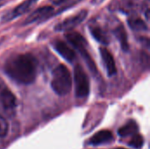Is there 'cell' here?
<instances>
[{
  "label": "cell",
  "mask_w": 150,
  "mask_h": 149,
  "mask_svg": "<svg viewBox=\"0 0 150 149\" xmlns=\"http://www.w3.org/2000/svg\"><path fill=\"white\" fill-rule=\"evenodd\" d=\"M115 149H126V148H115Z\"/></svg>",
  "instance_id": "20"
},
{
  "label": "cell",
  "mask_w": 150,
  "mask_h": 149,
  "mask_svg": "<svg viewBox=\"0 0 150 149\" xmlns=\"http://www.w3.org/2000/svg\"><path fill=\"white\" fill-rule=\"evenodd\" d=\"M74 83L76 97L78 98L88 97L90 93V81L84 69L79 64L76 65L74 68Z\"/></svg>",
  "instance_id": "4"
},
{
  "label": "cell",
  "mask_w": 150,
  "mask_h": 149,
  "mask_svg": "<svg viewBox=\"0 0 150 149\" xmlns=\"http://www.w3.org/2000/svg\"><path fill=\"white\" fill-rule=\"evenodd\" d=\"M5 74L19 84H31L37 76V61L31 54L11 56L4 64Z\"/></svg>",
  "instance_id": "1"
},
{
  "label": "cell",
  "mask_w": 150,
  "mask_h": 149,
  "mask_svg": "<svg viewBox=\"0 0 150 149\" xmlns=\"http://www.w3.org/2000/svg\"><path fill=\"white\" fill-rule=\"evenodd\" d=\"M128 25L130 28L134 31H148V25L147 24L140 18L133 17L128 19Z\"/></svg>",
  "instance_id": "15"
},
{
  "label": "cell",
  "mask_w": 150,
  "mask_h": 149,
  "mask_svg": "<svg viewBox=\"0 0 150 149\" xmlns=\"http://www.w3.org/2000/svg\"><path fill=\"white\" fill-rule=\"evenodd\" d=\"M17 105L16 97L0 78V106L5 111H12Z\"/></svg>",
  "instance_id": "6"
},
{
  "label": "cell",
  "mask_w": 150,
  "mask_h": 149,
  "mask_svg": "<svg viewBox=\"0 0 150 149\" xmlns=\"http://www.w3.org/2000/svg\"><path fill=\"white\" fill-rule=\"evenodd\" d=\"M66 39L68 42L81 54V56L88 65V68L91 70V72L96 75L98 73V68L91 54H89V51L87 49V42L85 39L76 32H71L67 33Z\"/></svg>",
  "instance_id": "3"
},
{
  "label": "cell",
  "mask_w": 150,
  "mask_h": 149,
  "mask_svg": "<svg viewBox=\"0 0 150 149\" xmlns=\"http://www.w3.org/2000/svg\"><path fill=\"white\" fill-rule=\"evenodd\" d=\"M54 11V8L52 6H43L40 7L37 10H35L34 11H33L24 21V25H30L43 19H46L47 18H48L49 16H51V14Z\"/></svg>",
  "instance_id": "8"
},
{
  "label": "cell",
  "mask_w": 150,
  "mask_h": 149,
  "mask_svg": "<svg viewBox=\"0 0 150 149\" xmlns=\"http://www.w3.org/2000/svg\"><path fill=\"white\" fill-rule=\"evenodd\" d=\"M90 32H91V35L93 36V38L97 41H98L104 45L109 44L110 39L108 37L107 33L102 29L101 26H99L96 24H93V25H90Z\"/></svg>",
  "instance_id": "12"
},
{
  "label": "cell",
  "mask_w": 150,
  "mask_h": 149,
  "mask_svg": "<svg viewBox=\"0 0 150 149\" xmlns=\"http://www.w3.org/2000/svg\"><path fill=\"white\" fill-rule=\"evenodd\" d=\"M51 88L55 94L66 96L72 88V78L68 68L62 64L57 66L52 74Z\"/></svg>",
  "instance_id": "2"
},
{
  "label": "cell",
  "mask_w": 150,
  "mask_h": 149,
  "mask_svg": "<svg viewBox=\"0 0 150 149\" xmlns=\"http://www.w3.org/2000/svg\"><path fill=\"white\" fill-rule=\"evenodd\" d=\"M67 1H68V0H51L52 3H54V4H57V5L62 4H63V3H65V2H67Z\"/></svg>",
  "instance_id": "18"
},
{
  "label": "cell",
  "mask_w": 150,
  "mask_h": 149,
  "mask_svg": "<svg viewBox=\"0 0 150 149\" xmlns=\"http://www.w3.org/2000/svg\"><path fill=\"white\" fill-rule=\"evenodd\" d=\"M37 2H38V0H25V1H24L23 3L19 4L17 7H15L12 11L6 13L1 18V20L4 22H7L9 20H11V19H14L18 17L22 16L23 14L31 10V8L33 7Z\"/></svg>",
  "instance_id": "7"
},
{
  "label": "cell",
  "mask_w": 150,
  "mask_h": 149,
  "mask_svg": "<svg viewBox=\"0 0 150 149\" xmlns=\"http://www.w3.org/2000/svg\"><path fill=\"white\" fill-rule=\"evenodd\" d=\"M9 129V125L7 120L0 114V138H4L6 136Z\"/></svg>",
  "instance_id": "17"
},
{
  "label": "cell",
  "mask_w": 150,
  "mask_h": 149,
  "mask_svg": "<svg viewBox=\"0 0 150 149\" xmlns=\"http://www.w3.org/2000/svg\"><path fill=\"white\" fill-rule=\"evenodd\" d=\"M113 141V135L111 131L102 130L95 133L90 140L89 143L92 146H99L106 143H110Z\"/></svg>",
  "instance_id": "11"
},
{
  "label": "cell",
  "mask_w": 150,
  "mask_h": 149,
  "mask_svg": "<svg viewBox=\"0 0 150 149\" xmlns=\"http://www.w3.org/2000/svg\"><path fill=\"white\" fill-rule=\"evenodd\" d=\"M113 33L115 34L117 40H119L121 49L124 52H127L129 49V44H128V40H127V33L125 30V27L121 25H118L114 29Z\"/></svg>",
  "instance_id": "13"
},
{
  "label": "cell",
  "mask_w": 150,
  "mask_h": 149,
  "mask_svg": "<svg viewBox=\"0 0 150 149\" xmlns=\"http://www.w3.org/2000/svg\"><path fill=\"white\" fill-rule=\"evenodd\" d=\"M105 0H92L91 1V4H95V5H98V4H100L101 3H103Z\"/></svg>",
  "instance_id": "19"
},
{
  "label": "cell",
  "mask_w": 150,
  "mask_h": 149,
  "mask_svg": "<svg viewBox=\"0 0 150 149\" xmlns=\"http://www.w3.org/2000/svg\"><path fill=\"white\" fill-rule=\"evenodd\" d=\"M144 143V139L141 134L135 133L134 134L133 138L131 139V141L128 142V145L130 147H133L134 148H141L142 147Z\"/></svg>",
  "instance_id": "16"
},
{
  "label": "cell",
  "mask_w": 150,
  "mask_h": 149,
  "mask_svg": "<svg viewBox=\"0 0 150 149\" xmlns=\"http://www.w3.org/2000/svg\"><path fill=\"white\" fill-rule=\"evenodd\" d=\"M138 131V125L134 120L128 121L125 126L120 127L118 131V133L120 137H127L129 135H134L137 133Z\"/></svg>",
  "instance_id": "14"
},
{
  "label": "cell",
  "mask_w": 150,
  "mask_h": 149,
  "mask_svg": "<svg viewBox=\"0 0 150 149\" xmlns=\"http://www.w3.org/2000/svg\"><path fill=\"white\" fill-rule=\"evenodd\" d=\"M100 55L105 66V68L106 70L107 76L112 77L116 75L117 73V68L115 64V61L113 58V55L112 53L105 47L100 48Z\"/></svg>",
  "instance_id": "9"
},
{
  "label": "cell",
  "mask_w": 150,
  "mask_h": 149,
  "mask_svg": "<svg viewBox=\"0 0 150 149\" xmlns=\"http://www.w3.org/2000/svg\"><path fill=\"white\" fill-rule=\"evenodd\" d=\"M88 14V11L82 10L76 14L70 16L65 19H63L62 22L58 23L54 26V30L57 32H64V31H70L74 29L75 27L78 26L80 24L83 23V21L86 18Z\"/></svg>",
  "instance_id": "5"
},
{
  "label": "cell",
  "mask_w": 150,
  "mask_h": 149,
  "mask_svg": "<svg viewBox=\"0 0 150 149\" xmlns=\"http://www.w3.org/2000/svg\"><path fill=\"white\" fill-rule=\"evenodd\" d=\"M53 47L54 50L67 61L73 62L76 60V53L75 51L69 47V45L62 40H56L53 42Z\"/></svg>",
  "instance_id": "10"
}]
</instances>
